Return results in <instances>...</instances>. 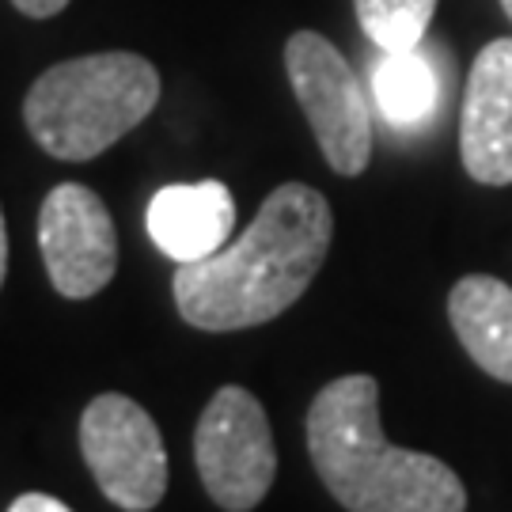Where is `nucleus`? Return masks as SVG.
Here are the masks:
<instances>
[{
    "label": "nucleus",
    "instance_id": "nucleus-1",
    "mask_svg": "<svg viewBox=\"0 0 512 512\" xmlns=\"http://www.w3.org/2000/svg\"><path fill=\"white\" fill-rule=\"evenodd\" d=\"M334 217L319 190L285 183L262 202L258 217L224 251L175 270V304L190 327H262L289 311L323 270Z\"/></svg>",
    "mask_w": 512,
    "mask_h": 512
},
{
    "label": "nucleus",
    "instance_id": "nucleus-2",
    "mask_svg": "<svg viewBox=\"0 0 512 512\" xmlns=\"http://www.w3.org/2000/svg\"><path fill=\"white\" fill-rule=\"evenodd\" d=\"M308 456L334 501L349 512H463L459 475L380 429V384L353 372L330 380L308 410Z\"/></svg>",
    "mask_w": 512,
    "mask_h": 512
},
{
    "label": "nucleus",
    "instance_id": "nucleus-3",
    "mask_svg": "<svg viewBox=\"0 0 512 512\" xmlns=\"http://www.w3.org/2000/svg\"><path fill=\"white\" fill-rule=\"evenodd\" d=\"M160 103V73L141 54L110 50L61 61L23 99V122L54 160H95Z\"/></svg>",
    "mask_w": 512,
    "mask_h": 512
},
{
    "label": "nucleus",
    "instance_id": "nucleus-4",
    "mask_svg": "<svg viewBox=\"0 0 512 512\" xmlns=\"http://www.w3.org/2000/svg\"><path fill=\"white\" fill-rule=\"evenodd\" d=\"M194 459L205 494L224 512H251L270 494L277 452L270 418L247 387H220L194 429Z\"/></svg>",
    "mask_w": 512,
    "mask_h": 512
},
{
    "label": "nucleus",
    "instance_id": "nucleus-5",
    "mask_svg": "<svg viewBox=\"0 0 512 512\" xmlns=\"http://www.w3.org/2000/svg\"><path fill=\"white\" fill-rule=\"evenodd\" d=\"M285 73L323 160L338 175H361L372 160V118L365 92L338 46L315 31H296L285 42Z\"/></svg>",
    "mask_w": 512,
    "mask_h": 512
},
{
    "label": "nucleus",
    "instance_id": "nucleus-6",
    "mask_svg": "<svg viewBox=\"0 0 512 512\" xmlns=\"http://www.w3.org/2000/svg\"><path fill=\"white\" fill-rule=\"evenodd\" d=\"M80 452L110 505L156 509L167 494V448L156 421L126 395H95L80 418Z\"/></svg>",
    "mask_w": 512,
    "mask_h": 512
},
{
    "label": "nucleus",
    "instance_id": "nucleus-7",
    "mask_svg": "<svg viewBox=\"0 0 512 512\" xmlns=\"http://www.w3.org/2000/svg\"><path fill=\"white\" fill-rule=\"evenodd\" d=\"M38 247L50 285L65 300L103 293L118 274V232L103 198L80 183H61L38 209Z\"/></svg>",
    "mask_w": 512,
    "mask_h": 512
},
{
    "label": "nucleus",
    "instance_id": "nucleus-8",
    "mask_svg": "<svg viewBox=\"0 0 512 512\" xmlns=\"http://www.w3.org/2000/svg\"><path fill=\"white\" fill-rule=\"evenodd\" d=\"M459 156L475 183H512V38H494L471 65L459 118Z\"/></svg>",
    "mask_w": 512,
    "mask_h": 512
},
{
    "label": "nucleus",
    "instance_id": "nucleus-9",
    "mask_svg": "<svg viewBox=\"0 0 512 512\" xmlns=\"http://www.w3.org/2000/svg\"><path fill=\"white\" fill-rule=\"evenodd\" d=\"M148 236L171 262H202L232 243L236 198L217 179L164 186L152 194L145 213Z\"/></svg>",
    "mask_w": 512,
    "mask_h": 512
},
{
    "label": "nucleus",
    "instance_id": "nucleus-10",
    "mask_svg": "<svg viewBox=\"0 0 512 512\" xmlns=\"http://www.w3.org/2000/svg\"><path fill=\"white\" fill-rule=\"evenodd\" d=\"M459 346L486 376L512 384V289L490 274L463 277L448 296Z\"/></svg>",
    "mask_w": 512,
    "mask_h": 512
},
{
    "label": "nucleus",
    "instance_id": "nucleus-11",
    "mask_svg": "<svg viewBox=\"0 0 512 512\" xmlns=\"http://www.w3.org/2000/svg\"><path fill=\"white\" fill-rule=\"evenodd\" d=\"M372 95L376 107L395 129H414L433 118L440 99L437 69L418 50L384 54L372 69Z\"/></svg>",
    "mask_w": 512,
    "mask_h": 512
},
{
    "label": "nucleus",
    "instance_id": "nucleus-12",
    "mask_svg": "<svg viewBox=\"0 0 512 512\" xmlns=\"http://www.w3.org/2000/svg\"><path fill=\"white\" fill-rule=\"evenodd\" d=\"M357 19L365 27V35L384 50H418L429 19L437 12V0H353Z\"/></svg>",
    "mask_w": 512,
    "mask_h": 512
},
{
    "label": "nucleus",
    "instance_id": "nucleus-13",
    "mask_svg": "<svg viewBox=\"0 0 512 512\" xmlns=\"http://www.w3.org/2000/svg\"><path fill=\"white\" fill-rule=\"evenodd\" d=\"M8 512H73V509L50 494H23L8 505Z\"/></svg>",
    "mask_w": 512,
    "mask_h": 512
},
{
    "label": "nucleus",
    "instance_id": "nucleus-14",
    "mask_svg": "<svg viewBox=\"0 0 512 512\" xmlns=\"http://www.w3.org/2000/svg\"><path fill=\"white\" fill-rule=\"evenodd\" d=\"M23 16H31V19H50V16H57L69 0H12Z\"/></svg>",
    "mask_w": 512,
    "mask_h": 512
},
{
    "label": "nucleus",
    "instance_id": "nucleus-15",
    "mask_svg": "<svg viewBox=\"0 0 512 512\" xmlns=\"http://www.w3.org/2000/svg\"><path fill=\"white\" fill-rule=\"evenodd\" d=\"M4 274H8V224L0 213V285H4Z\"/></svg>",
    "mask_w": 512,
    "mask_h": 512
},
{
    "label": "nucleus",
    "instance_id": "nucleus-16",
    "mask_svg": "<svg viewBox=\"0 0 512 512\" xmlns=\"http://www.w3.org/2000/svg\"><path fill=\"white\" fill-rule=\"evenodd\" d=\"M501 8H505V12H509V19H512V0H501Z\"/></svg>",
    "mask_w": 512,
    "mask_h": 512
}]
</instances>
